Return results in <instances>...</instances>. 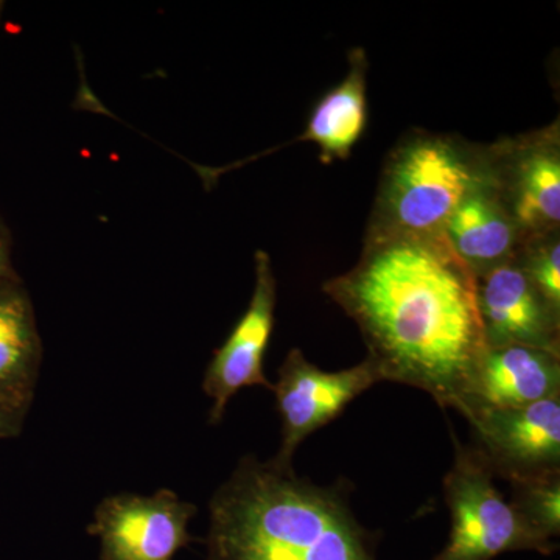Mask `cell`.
Masks as SVG:
<instances>
[{
	"instance_id": "6da1fadb",
	"label": "cell",
	"mask_w": 560,
	"mask_h": 560,
	"mask_svg": "<svg viewBox=\"0 0 560 560\" xmlns=\"http://www.w3.org/2000/svg\"><path fill=\"white\" fill-rule=\"evenodd\" d=\"M323 291L359 326L382 382L464 415L488 345L477 275L445 232L366 235L359 261Z\"/></svg>"
},
{
	"instance_id": "9a60e30c",
	"label": "cell",
	"mask_w": 560,
	"mask_h": 560,
	"mask_svg": "<svg viewBox=\"0 0 560 560\" xmlns=\"http://www.w3.org/2000/svg\"><path fill=\"white\" fill-rule=\"evenodd\" d=\"M510 504L534 534L555 541L560 534V475L511 485ZM556 544V541H555Z\"/></svg>"
},
{
	"instance_id": "5b68a950",
	"label": "cell",
	"mask_w": 560,
	"mask_h": 560,
	"mask_svg": "<svg viewBox=\"0 0 560 560\" xmlns=\"http://www.w3.org/2000/svg\"><path fill=\"white\" fill-rule=\"evenodd\" d=\"M377 383L382 377L370 359L349 370L329 372L308 361L301 349H291L271 388L282 422L275 459L293 466L294 453L302 442L340 418L350 401Z\"/></svg>"
},
{
	"instance_id": "30bf717a",
	"label": "cell",
	"mask_w": 560,
	"mask_h": 560,
	"mask_svg": "<svg viewBox=\"0 0 560 560\" xmlns=\"http://www.w3.org/2000/svg\"><path fill=\"white\" fill-rule=\"evenodd\" d=\"M478 305L488 348L521 345L560 352V312L545 301L517 259L478 278Z\"/></svg>"
},
{
	"instance_id": "52a82bcc",
	"label": "cell",
	"mask_w": 560,
	"mask_h": 560,
	"mask_svg": "<svg viewBox=\"0 0 560 560\" xmlns=\"http://www.w3.org/2000/svg\"><path fill=\"white\" fill-rule=\"evenodd\" d=\"M464 418L492 474L510 485L560 475V396L518 408L471 405Z\"/></svg>"
},
{
	"instance_id": "9c48e42d",
	"label": "cell",
	"mask_w": 560,
	"mask_h": 560,
	"mask_svg": "<svg viewBox=\"0 0 560 560\" xmlns=\"http://www.w3.org/2000/svg\"><path fill=\"white\" fill-rule=\"evenodd\" d=\"M278 280L270 254L254 256V290L248 307L231 330L230 337L213 352L202 377V390L212 400L209 422L219 425L228 405L243 388H272L265 375L264 361L275 329Z\"/></svg>"
},
{
	"instance_id": "ac0fdd59",
	"label": "cell",
	"mask_w": 560,
	"mask_h": 560,
	"mask_svg": "<svg viewBox=\"0 0 560 560\" xmlns=\"http://www.w3.org/2000/svg\"><path fill=\"white\" fill-rule=\"evenodd\" d=\"M11 235L9 228L0 219V279L18 278L14 270L13 260H11Z\"/></svg>"
},
{
	"instance_id": "2e32d148",
	"label": "cell",
	"mask_w": 560,
	"mask_h": 560,
	"mask_svg": "<svg viewBox=\"0 0 560 560\" xmlns=\"http://www.w3.org/2000/svg\"><path fill=\"white\" fill-rule=\"evenodd\" d=\"M515 259L545 301L560 312V232L525 242Z\"/></svg>"
},
{
	"instance_id": "4fadbf2b",
	"label": "cell",
	"mask_w": 560,
	"mask_h": 560,
	"mask_svg": "<svg viewBox=\"0 0 560 560\" xmlns=\"http://www.w3.org/2000/svg\"><path fill=\"white\" fill-rule=\"evenodd\" d=\"M368 69L366 51L361 47L350 50L345 80L316 103L304 132L287 145L313 142L327 165L348 160L368 127Z\"/></svg>"
},
{
	"instance_id": "7c38bea8",
	"label": "cell",
	"mask_w": 560,
	"mask_h": 560,
	"mask_svg": "<svg viewBox=\"0 0 560 560\" xmlns=\"http://www.w3.org/2000/svg\"><path fill=\"white\" fill-rule=\"evenodd\" d=\"M43 340L31 294L18 278L0 279V407L31 411Z\"/></svg>"
},
{
	"instance_id": "8992f818",
	"label": "cell",
	"mask_w": 560,
	"mask_h": 560,
	"mask_svg": "<svg viewBox=\"0 0 560 560\" xmlns=\"http://www.w3.org/2000/svg\"><path fill=\"white\" fill-rule=\"evenodd\" d=\"M495 189L523 241L560 231L559 120L492 143ZM525 245V243H523Z\"/></svg>"
},
{
	"instance_id": "7a4b0ae2",
	"label": "cell",
	"mask_w": 560,
	"mask_h": 560,
	"mask_svg": "<svg viewBox=\"0 0 560 560\" xmlns=\"http://www.w3.org/2000/svg\"><path fill=\"white\" fill-rule=\"evenodd\" d=\"M352 485H316L275 458L243 456L209 501L206 560H377L381 534L350 506Z\"/></svg>"
},
{
	"instance_id": "d6986e66",
	"label": "cell",
	"mask_w": 560,
	"mask_h": 560,
	"mask_svg": "<svg viewBox=\"0 0 560 560\" xmlns=\"http://www.w3.org/2000/svg\"><path fill=\"white\" fill-rule=\"evenodd\" d=\"M2 11H3V2H0V16H2Z\"/></svg>"
},
{
	"instance_id": "5bb4252c",
	"label": "cell",
	"mask_w": 560,
	"mask_h": 560,
	"mask_svg": "<svg viewBox=\"0 0 560 560\" xmlns=\"http://www.w3.org/2000/svg\"><path fill=\"white\" fill-rule=\"evenodd\" d=\"M444 232L452 248L477 278L514 260L525 243L497 194L495 184L460 202Z\"/></svg>"
},
{
	"instance_id": "3957f363",
	"label": "cell",
	"mask_w": 560,
	"mask_h": 560,
	"mask_svg": "<svg viewBox=\"0 0 560 560\" xmlns=\"http://www.w3.org/2000/svg\"><path fill=\"white\" fill-rule=\"evenodd\" d=\"M493 184L492 143L407 132L383 164L366 235L442 234L460 202Z\"/></svg>"
},
{
	"instance_id": "277c9868",
	"label": "cell",
	"mask_w": 560,
	"mask_h": 560,
	"mask_svg": "<svg viewBox=\"0 0 560 560\" xmlns=\"http://www.w3.org/2000/svg\"><path fill=\"white\" fill-rule=\"evenodd\" d=\"M452 441L455 458L442 481L451 536L431 560H493L515 551L555 555L558 544L534 534L501 495L481 452L474 444H463L455 433Z\"/></svg>"
},
{
	"instance_id": "ba28073f",
	"label": "cell",
	"mask_w": 560,
	"mask_h": 560,
	"mask_svg": "<svg viewBox=\"0 0 560 560\" xmlns=\"http://www.w3.org/2000/svg\"><path fill=\"white\" fill-rule=\"evenodd\" d=\"M197 512L171 489L117 493L98 504L88 533L101 539V560H173L194 544L189 523Z\"/></svg>"
},
{
	"instance_id": "8fae6325",
	"label": "cell",
	"mask_w": 560,
	"mask_h": 560,
	"mask_svg": "<svg viewBox=\"0 0 560 560\" xmlns=\"http://www.w3.org/2000/svg\"><path fill=\"white\" fill-rule=\"evenodd\" d=\"M552 396H560V352L521 345L497 346L482 355L464 415L471 405L518 408Z\"/></svg>"
},
{
	"instance_id": "e0dca14e",
	"label": "cell",
	"mask_w": 560,
	"mask_h": 560,
	"mask_svg": "<svg viewBox=\"0 0 560 560\" xmlns=\"http://www.w3.org/2000/svg\"><path fill=\"white\" fill-rule=\"evenodd\" d=\"M27 415L0 407V440L20 436Z\"/></svg>"
}]
</instances>
